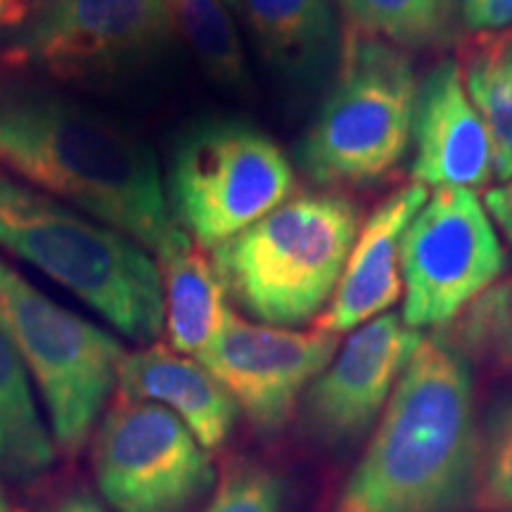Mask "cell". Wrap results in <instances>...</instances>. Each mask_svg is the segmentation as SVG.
Instances as JSON below:
<instances>
[{"label": "cell", "instance_id": "15", "mask_svg": "<svg viewBox=\"0 0 512 512\" xmlns=\"http://www.w3.org/2000/svg\"><path fill=\"white\" fill-rule=\"evenodd\" d=\"M117 387L119 399L150 401L169 408L204 448L221 446L240 413L233 396L200 361L162 344L126 354L119 366Z\"/></svg>", "mask_w": 512, "mask_h": 512}, {"label": "cell", "instance_id": "27", "mask_svg": "<svg viewBox=\"0 0 512 512\" xmlns=\"http://www.w3.org/2000/svg\"><path fill=\"white\" fill-rule=\"evenodd\" d=\"M46 512H110L105 510L98 498L88 494L86 489H72L69 494L57 498Z\"/></svg>", "mask_w": 512, "mask_h": 512}, {"label": "cell", "instance_id": "21", "mask_svg": "<svg viewBox=\"0 0 512 512\" xmlns=\"http://www.w3.org/2000/svg\"><path fill=\"white\" fill-rule=\"evenodd\" d=\"M176 36L200 60L211 79L242 91L247 86V64L240 34L223 0H169Z\"/></svg>", "mask_w": 512, "mask_h": 512}, {"label": "cell", "instance_id": "29", "mask_svg": "<svg viewBox=\"0 0 512 512\" xmlns=\"http://www.w3.org/2000/svg\"><path fill=\"white\" fill-rule=\"evenodd\" d=\"M0 512H12L8 496H5V491H3V484H0Z\"/></svg>", "mask_w": 512, "mask_h": 512}, {"label": "cell", "instance_id": "8", "mask_svg": "<svg viewBox=\"0 0 512 512\" xmlns=\"http://www.w3.org/2000/svg\"><path fill=\"white\" fill-rule=\"evenodd\" d=\"M174 38L169 0H41L5 55L60 81H105L157 60Z\"/></svg>", "mask_w": 512, "mask_h": 512}, {"label": "cell", "instance_id": "4", "mask_svg": "<svg viewBox=\"0 0 512 512\" xmlns=\"http://www.w3.org/2000/svg\"><path fill=\"white\" fill-rule=\"evenodd\" d=\"M358 238V209L332 192L299 195L214 247L226 292L273 328L311 323L330 304Z\"/></svg>", "mask_w": 512, "mask_h": 512}, {"label": "cell", "instance_id": "6", "mask_svg": "<svg viewBox=\"0 0 512 512\" xmlns=\"http://www.w3.org/2000/svg\"><path fill=\"white\" fill-rule=\"evenodd\" d=\"M294 169L275 140L245 119H202L171 152L166 188L176 219L202 247L242 233L292 195Z\"/></svg>", "mask_w": 512, "mask_h": 512}, {"label": "cell", "instance_id": "22", "mask_svg": "<svg viewBox=\"0 0 512 512\" xmlns=\"http://www.w3.org/2000/svg\"><path fill=\"white\" fill-rule=\"evenodd\" d=\"M463 354H479L512 370V280L489 287L446 335Z\"/></svg>", "mask_w": 512, "mask_h": 512}, {"label": "cell", "instance_id": "24", "mask_svg": "<svg viewBox=\"0 0 512 512\" xmlns=\"http://www.w3.org/2000/svg\"><path fill=\"white\" fill-rule=\"evenodd\" d=\"M285 482L278 472L238 460L223 472L204 512H283Z\"/></svg>", "mask_w": 512, "mask_h": 512}, {"label": "cell", "instance_id": "18", "mask_svg": "<svg viewBox=\"0 0 512 512\" xmlns=\"http://www.w3.org/2000/svg\"><path fill=\"white\" fill-rule=\"evenodd\" d=\"M55 463V444L38 415L22 351L0 311V477L34 484Z\"/></svg>", "mask_w": 512, "mask_h": 512}, {"label": "cell", "instance_id": "16", "mask_svg": "<svg viewBox=\"0 0 512 512\" xmlns=\"http://www.w3.org/2000/svg\"><path fill=\"white\" fill-rule=\"evenodd\" d=\"M261 55L287 81L316 86L342 50L332 0H245Z\"/></svg>", "mask_w": 512, "mask_h": 512}, {"label": "cell", "instance_id": "10", "mask_svg": "<svg viewBox=\"0 0 512 512\" xmlns=\"http://www.w3.org/2000/svg\"><path fill=\"white\" fill-rule=\"evenodd\" d=\"M93 463L114 512H192L216 482L207 448L176 413L119 396L95 437Z\"/></svg>", "mask_w": 512, "mask_h": 512}, {"label": "cell", "instance_id": "20", "mask_svg": "<svg viewBox=\"0 0 512 512\" xmlns=\"http://www.w3.org/2000/svg\"><path fill=\"white\" fill-rule=\"evenodd\" d=\"M349 31L392 46L430 48L446 43L460 17V0H339Z\"/></svg>", "mask_w": 512, "mask_h": 512}, {"label": "cell", "instance_id": "17", "mask_svg": "<svg viewBox=\"0 0 512 512\" xmlns=\"http://www.w3.org/2000/svg\"><path fill=\"white\" fill-rule=\"evenodd\" d=\"M204 249L185 233L174 249L157 256L171 349L195 358L214 342L233 313L226 285Z\"/></svg>", "mask_w": 512, "mask_h": 512}, {"label": "cell", "instance_id": "23", "mask_svg": "<svg viewBox=\"0 0 512 512\" xmlns=\"http://www.w3.org/2000/svg\"><path fill=\"white\" fill-rule=\"evenodd\" d=\"M472 505L486 512H512V396L491 408L479 430Z\"/></svg>", "mask_w": 512, "mask_h": 512}, {"label": "cell", "instance_id": "30", "mask_svg": "<svg viewBox=\"0 0 512 512\" xmlns=\"http://www.w3.org/2000/svg\"><path fill=\"white\" fill-rule=\"evenodd\" d=\"M17 512H24V510H17Z\"/></svg>", "mask_w": 512, "mask_h": 512}, {"label": "cell", "instance_id": "9", "mask_svg": "<svg viewBox=\"0 0 512 512\" xmlns=\"http://www.w3.org/2000/svg\"><path fill=\"white\" fill-rule=\"evenodd\" d=\"M505 252L484 202L470 188H437L401 238L403 323H453L496 285Z\"/></svg>", "mask_w": 512, "mask_h": 512}, {"label": "cell", "instance_id": "28", "mask_svg": "<svg viewBox=\"0 0 512 512\" xmlns=\"http://www.w3.org/2000/svg\"><path fill=\"white\" fill-rule=\"evenodd\" d=\"M15 3H17V0H0V24L8 19L12 8H15Z\"/></svg>", "mask_w": 512, "mask_h": 512}, {"label": "cell", "instance_id": "19", "mask_svg": "<svg viewBox=\"0 0 512 512\" xmlns=\"http://www.w3.org/2000/svg\"><path fill=\"white\" fill-rule=\"evenodd\" d=\"M460 72L494 140L496 181L505 183L512 178V27L472 38Z\"/></svg>", "mask_w": 512, "mask_h": 512}, {"label": "cell", "instance_id": "5", "mask_svg": "<svg viewBox=\"0 0 512 512\" xmlns=\"http://www.w3.org/2000/svg\"><path fill=\"white\" fill-rule=\"evenodd\" d=\"M418 91L406 50L347 31L337 79L299 143L304 174L330 188L387 176L411 145Z\"/></svg>", "mask_w": 512, "mask_h": 512}, {"label": "cell", "instance_id": "3", "mask_svg": "<svg viewBox=\"0 0 512 512\" xmlns=\"http://www.w3.org/2000/svg\"><path fill=\"white\" fill-rule=\"evenodd\" d=\"M0 247L34 264L138 344L164 325L159 266L145 247L0 174Z\"/></svg>", "mask_w": 512, "mask_h": 512}, {"label": "cell", "instance_id": "2", "mask_svg": "<svg viewBox=\"0 0 512 512\" xmlns=\"http://www.w3.org/2000/svg\"><path fill=\"white\" fill-rule=\"evenodd\" d=\"M479 425L467 356L422 337L335 512H463L475 501Z\"/></svg>", "mask_w": 512, "mask_h": 512}, {"label": "cell", "instance_id": "1", "mask_svg": "<svg viewBox=\"0 0 512 512\" xmlns=\"http://www.w3.org/2000/svg\"><path fill=\"white\" fill-rule=\"evenodd\" d=\"M0 169L98 216L157 256L185 235L169 214L150 145L43 83L0 76Z\"/></svg>", "mask_w": 512, "mask_h": 512}, {"label": "cell", "instance_id": "26", "mask_svg": "<svg viewBox=\"0 0 512 512\" xmlns=\"http://www.w3.org/2000/svg\"><path fill=\"white\" fill-rule=\"evenodd\" d=\"M484 207L494 216L496 226L501 228L505 240L512 247V178L498 185V188L486 192Z\"/></svg>", "mask_w": 512, "mask_h": 512}, {"label": "cell", "instance_id": "13", "mask_svg": "<svg viewBox=\"0 0 512 512\" xmlns=\"http://www.w3.org/2000/svg\"><path fill=\"white\" fill-rule=\"evenodd\" d=\"M413 140L415 183L479 188L496 178L494 140L467 95L458 62H439L420 83Z\"/></svg>", "mask_w": 512, "mask_h": 512}, {"label": "cell", "instance_id": "11", "mask_svg": "<svg viewBox=\"0 0 512 512\" xmlns=\"http://www.w3.org/2000/svg\"><path fill=\"white\" fill-rule=\"evenodd\" d=\"M337 335L254 325L230 313L197 361L223 384L261 434L287 425L299 396L330 366Z\"/></svg>", "mask_w": 512, "mask_h": 512}, {"label": "cell", "instance_id": "14", "mask_svg": "<svg viewBox=\"0 0 512 512\" xmlns=\"http://www.w3.org/2000/svg\"><path fill=\"white\" fill-rule=\"evenodd\" d=\"M427 197V185H406L392 192L368 216L358 230L335 294L318 316L316 330L339 337L382 316L389 306L399 302L403 292L401 238Z\"/></svg>", "mask_w": 512, "mask_h": 512}, {"label": "cell", "instance_id": "7", "mask_svg": "<svg viewBox=\"0 0 512 512\" xmlns=\"http://www.w3.org/2000/svg\"><path fill=\"white\" fill-rule=\"evenodd\" d=\"M0 311L36 377L57 446L74 456L117 387L124 349L110 332L50 302L5 264Z\"/></svg>", "mask_w": 512, "mask_h": 512}, {"label": "cell", "instance_id": "12", "mask_svg": "<svg viewBox=\"0 0 512 512\" xmlns=\"http://www.w3.org/2000/svg\"><path fill=\"white\" fill-rule=\"evenodd\" d=\"M422 337L396 313L363 323L306 389L302 411L313 437L328 446L366 437Z\"/></svg>", "mask_w": 512, "mask_h": 512}, {"label": "cell", "instance_id": "25", "mask_svg": "<svg viewBox=\"0 0 512 512\" xmlns=\"http://www.w3.org/2000/svg\"><path fill=\"white\" fill-rule=\"evenodd\" d=\"M460 19L470 31L494 34L512 27V0H460Z\"/></svg>", "mask_w": 512, "mask_h": 512}]
</instances>
